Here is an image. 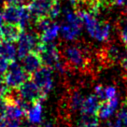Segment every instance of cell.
Here are the masks:
<instances>
[{"label": "cell", "instance_id": "1", "mask_svg": "<svg viewBox=\"0 0 127 127\" xmlns=\"http://www.w3.org/2000/svg\"><path fill=\"white\" fill-rule=\"evenodd\" d=\"M62 56L67 67L82 69L87 67L89 64L87 51L80 45H70L64 47L62 52Z\"/></svg>", "mask_w": 127, "mask_h": 127}, {"label": "cell", "instance_id": "2", "mask_svg": "<svg viewBox=\"0 0 127 127\" xmlns=\"http://www.w3.org/2000/svg\"><path fill=\"white\" fill-rule=\"evenodd\" d=\"M30 77L31 76L25 72L20 64L12 61L4 74V80L8 89H17Z\"/></svg>", "mask_w": 127, "mask_h": 127}, {"label": "cell", "instance_id": "3", "mask_svg": "<svg viewBox=\"0 0 127 127\" xmlns=\"http://www.w3.org/2000/svg\"><path fill=\"white\" fill-rule=\"evenodd\" d=\"M17 92L21 96V98H23L24 101L30 104L40 102L41 100L45 99L47 95L33 81L31 77L26 79L20 87L17 88Z\"/></svg>", "mask_w": 127, "mask_h": 127}, {"label": "cell", "instance_id": "4", "mask_svg": "<svg viewBox=\"0 0 127 127\" xmlns=\"http://www.w3.org/2000/svg\"><path fill=\"white\" fill-rule=\"evenodd\" d=\"M40 42L39 36L35 31L25 32L24 31L18 39L17 47V56L19 59L24 58L28 52L35 51Z\"/></svg>", "mask_w": 127, "mask_h": 127}, {"label": "cell", "instance_id": "5", "mask_svg": "<svg viewBox=\"0 0 127 127\" xmlns=\"http://www.w3.org/2000/svg\"><path fill=\"white\" fill-rule=\"evenodd\" d=\"M31 79L40 88V90L46 95L52 89V86H53L52 69L49 66L42 65L32 74Z\"/></svg>", "mask_w": 127, "mask_h": 127}, {"label": "cell", "instance_id": "6", "mask_svg": "<svg viewBox=\"0 0 127 127\" xmlns=\"http://www.w3.org/2000/svg\"><path fill=\"white\" fill-rule=\"evenodd\" d=\"M55 2L56 0H31L26 7L31 17L37 20L40 18L49 17L51 9Z\"/></svg>", "mask_w": 127, "mask_h": 127}, {"label": "cell", "instance_id": "7", "mask_svg": "<svg viewBox=\"0 0 127 127\" xmlns=\"http://www.w3.org/2000/svg\"><path fill=\"white\" fill-rule=\"evenodd\" d=\"M21 60H22V66H23V68L30 76L43 65L40 55L35 51L28 52L27 54Z\"/></svg>", "mask_w": 127, "mask_h": 127}, {"label": "cell", "instance_id": "8", "mask_svg": "<svg viewBox=\"0 0 127 127\" xmlns=\"http://www.w3.org/2000/svg\"><path fill=\"white\" fill-rule=\"evenodd\" d=\"M119 105V99L118 97L115 96L113 98L107 100H103L102 102H100V106L97 111V116L100 119H108L109 117L113 115V113L118 107Z\"/></svg>", "mask_w": 127, "mask_h": 127}, {"label": "cell", "instance_id": "9", "mask_svg": "<svg viewBox=\"0 0 127 127\" xmlns=\"http://www.w3.org/2000/svg\"><path fill=\"white\" fill-rule=\"evenodd\" d=\"M21 5L17 4H6L3 7L2 16L7 24H18L20 21Z\"/></svg>", "mask_w": 127, "mask_h": 127}, {"label": "cell", "instance_id": "10", "mask_svg": "<svg viewBox=\"0 0 127 127\" xmlns=\"http://www.w3.org/2000/svg\"><path fill=\"white\" fill-rule=\"evenodd\" d=\"M24 30L18 24H6L2 26V29H1L2 39L9 41V42H16L20 38Z\"/></svg>", "mask_w": 127, "mask_h": 127}, {"label": "cell", "instance_id": "11", "mask_svg": "<svg viewBox=\"0 0 127 127\" xmlns=\"http://www.w3.org/2000/svg\"><path fill=\"white\" fill-rule=\"evenodd\" d=\"M100 102L99 99L95 96V95H91L86 97L81 106L80 111L81 114H88V115H97V111L99 108Z\"/></svg>", "mask_w": 127, "mask_h": 127}, {"label": "cell", "instance_id": "12", "mask_svg": "<svg viewBox=\"0 0 127 127\" xmlns=\"http://www.w3.org/2000/svg\"><path fill=\"white\" fill-rule=\"evenodd\" d=\"M0 56L4 57L10 63L12 61H15L17 56V48L13 45V42L0 40Z\"/></svg>", "mask_w": 127, "mask_h": 127}, {"label": "cell", "instance_id": "13", "mask_svg": "<svg viewBox=\"0 0 127 127\" xmlns=\"http://www.w3.org/2000/svg\"><path fill=\"white\" fill-rule=\"evenodd\" d=\"M81 26H77V25H72L69 24H64L61 28L60 31L62 34V36L65 40L67 41H72V40L77 39L79 36L80 33H81Z\"/></svg>", "mask_w": 127, "mask_h": 127}, {"label": "cell", "instance_id": "14", "mask_svg": "<svg viewBox=\"0 0 127 127\" xmlns=\"http://www.w3.org/2000/svg\"><path fill=\"white\" fill-rule=\"evenodd\" d=\"M25 116L31 123H39L42 119V106L40 102L32 104L25 112Z\"/></svg>", "mask_w": 127, "mask_h": 127}, {"label": "cell", "instance_id": "15", "mask_svg": "<svg viewBox=\"0 0 127 127\" xmlns=\"http://www.w3.org/2000/svg\"><path fill=\"white\" fill-rule=\"evenodd\" d=\"M60 31V25L54 23H51L50 25L46 29H44L42 33L39 35V38L41 42L47 43L52 42L53 39H55Z\"/></svg>", "mask_w": 127, "mask_h": 127}, {"label": "cell", "instance_id": "16", "mask_svg": "<svg viewBox=\"0 0 127 127\" xmlns=\"http://www.w3.org/2000/svg\"><path fill=\"white\" fill-rule=\"evenodd\" d=\"M85 99L84 95L79 91H73L68 96V107L72 110H80Z\"/></svg>", "mask_w": 127, "mask_h": 127}, {"label": "cell", "instance_id": "17", "mask_svg": "<svg viewBox=\"0 0 127 127\" xmlns=\"http://www.w3.org/2000/svg\"><path fill=\"white\" fill-rule=\"evenodd\" d=\"M110 29L111 26L108 23H100L93 37L100 42L107 41L110 36Z\"/></svg>", "mask_w": 127, "mask_h": 127}, {"label": "cell", "instance_id": "18", "mask_svg": "<svg viewBox=\"0 0 127 127\" xmlns=\"http://www.w3.org/2000/svg\"><path fill=\"white\" fill-rule=\"evenodd\" d=\"M98 125L99 118L97 115L82 114L78 123V127H98Z\"/></svg>", "mask_w": 127, "mask_h": 127}, {"label": "cell", "instance_id": "19", "mask_svg": "<svg viewBox=\"0 0 127 127\" xmlns=\"http://www.w3.org/2000/svg\"><path fill=\"white\" fill-rule=\"evenodd\" d=\"M114 127H127V107H123L118 113Z\"/></svg>", "mask_w": 127, "mask_h": 127}, {"label": "cell", "instance_id": "20", "mask_svg": "<svg viewBox=\"0 0 127 127\" xmlns=\"http://www.w3.org/2000/svg\"><path fill=\"white\" fill-rule=\"evenodd\" d=\"M61 12V7H60V3L58 0H56V2L53 4L52 9H51V12L49 14V18L52 20V19H55L57 16L60 14Z\"/></svg>", "mask_w": 127, "mask_h": 127}, {"label": "cell", "instance_id": "21", "mask_svg": "<svg viewBox=\"0 0 127 127\" xmlns=\"http://www.w3.org/2000/svg\"><path fill=\"white\" fill-rule=\"evenodd\" d=\"M95 95L99 100H106V95H105V87L102 85H97L95 88Z\"/></svg>", "mask_w": 127, "mask_h": 127}, {"label": "cell", "instance_id": "22", "mask_svg": "<svg viewBox=\"0 0 127 127\" xmlns=\"http://www.w3.org/2000/svg\"><path fill=\"white\" fill-rule=\"evenodd\" d=\"M105 95H106V100L110 99L117 96V90L113 86H107L105 87Z\"/></svg>", "mask_w": 127, "mask_h": 127}, {"label": "cell", "instance_id": "23", "mask_svg": "<svg viewBox=\"0 0 127 127\" xmlns=\"http://www.w3.org/2000/svg\"><path fill=\"white\" fill-rule=\"evenodd\" d=\"M8 87L7 86V84L5 83L4 77L3 75H0V97H4L6 94L8 92Z\"/></svg>", "mask_w": 127, "mask_h": 127}, {"label": "cell", "instance_id": "24", "mask_svg": "<svg viewBox=\"0 0 127 127\" xmlns=\"http://www.w3.org/2000/svg\"><path fill=\"white\" fill-rule=\"evenodd\" d=\"M8 65H9V62L8 60L0 56V75H4L6 71L8 70Z\"/></svg>", "mask_w": 127, "mask_h": 127}, {"label": "cell", "instance_id": "25", "mask_svg": "<svg viewBox=\"0 0 127 127\" xmlns=\"http://www.w3.org/2000/svg\"><path fill=\"white\" fill-rule=\"evenodd\" d=\"M120 35H121L122 41L127 48V24H123L122 26L121 30H120Z\"/></svg>", "mask_w": 127, "mask_h": 127}, {"label": "cell", "instance_id": "26", "mask_svg": "<svg viewBox=\"0 0 127 127\" xmlns=\"http://www.w3.org/2000/svg\"><path fill=\"white\" fill-rule=\"evenodd\" d=\"M4 19H3V16H2V13H0V40H2V35H1V29H2V26L4 25Z\"/></svg>", "mask_w": 127, "mask_h": 127}, {"label": "cell", "instance_id": "27", "mask_svg": "<svg viewBox=\"0 0 127 127\" xmlns=\"http://www.w3.org/2000/svg\"><path fill=\"white\" fill-rule=\"evenodd\" d=\"M31 0H19L18 1V4L19 5H23V6H27L29 3H30Z\"/></svg>", "mask_w": 127, "mask_h": 127}, {"label": "cell", "instance_id": "28", "mask_svg": "<svg viewBox=\"0 0 127 127\" xmlns=\"http://www.w3.org/2000/svg\"><path fill=\"white\" fill-rule=\"evenodd\" d=\"M113 1V4H116L118 5V6H121V5H123L126 0H112Z\"/></svg>", "mask_w": 127, "mask_h": 127}, {"label": "cell", "instance_id": "29", "mask_svg": "<svg viewBox=\"0 0 127 127\" xmlns=\"http://www.w3.org/2000/svg\"><path fill=\"white\" fill-rule=\"evenodd\" d=\"M6 4H18L19 0H4Z\"/></svg>", "mask_w": 127, "mask_h": 127}, {"label": "cell", "instance_id": "30", "mask_svg": "<svg viewBox=\"0 0 127 127\" xmlns=\"http://www.w3.org/2000/svg\"><path fill=\"white\" fill-rule=\"evenodd\" d=\"M43 127H53L52 125V124H50V123H48V124H46V125H44Z\"/></svg>", "mask_w": 127, "mask_h": 127}, {"label": "cell", "instance_id": "31", "mask_svg": "<svg viewBox=\"0 0 127 127\" xmlns=\"http://www.w3.org/2000/svg\"><path fill=\"white\" fill-rule=\"evenodd\" d=\"M126 7H127V2H126Z\"/></svg>", "mask_w": 127, "mask_h": 127}]
</instances>
